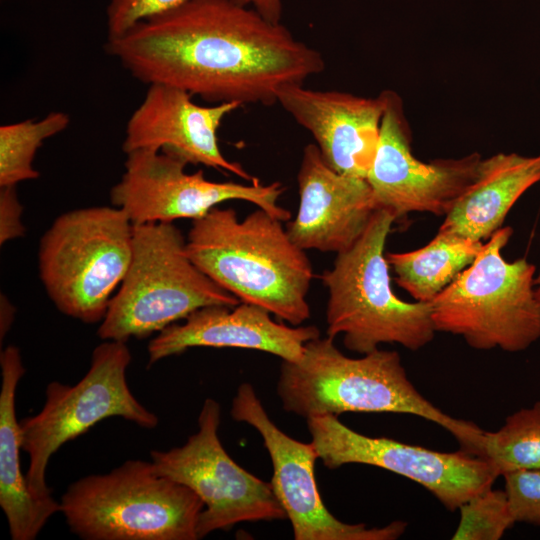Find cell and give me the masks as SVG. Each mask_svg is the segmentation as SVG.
Segmentation results:
<instances>
[{
  "label": "cell",
  "instance_id": "18",
  "mask_svg": "<svg viewBox=\"0 0 540 540\" xmlns=\"http://www.w3.org/2000/svg\"><path fill=\"white\" fill-rule=\"evenodd\" d=\"M317 337L318 327L277 322L269 311L255 304L209 305L151 339L147 347L148 365L192 347L252 349L271 353L283 361H297L304 345Z\"/></svg>",
  "mask_w": 540,
  "mask_h": 540
},
{
  "label": "cell",
  "instance_id": "21",
  "mask_svg": "<svg viewBox=\"0 0 540 540\" xmlns=\"http://www.w3.org/2000/svg\"><path fill=\"white\" fill-rule=\"evenodd\" d=\"M483 244L438 229L423 247L388 252L386 259L395 282L416 301L429 303L473 263Z\"/></svg>",
  "mask_w": 540,
  "mask_h": 540
},
{
  "label": "cell",
  "instance_id": "11",
  "mask_svg": "<svg viewBox=\"0 0 540 540\" xmlns=\"http://www.w3.org/2000/svg\"><path fill=\"white\" fill-rule=\"evenodd\" d=\"M126 155L124 172L112 187L110 200L133 225L196 220L231 200L253 203L283 222L291 218L290 211L278 203L284 192L280 182H215L206 179L202 170L187 173L186 162L162 151L142 149Z\"/></svg>",
  "mask_w": 540,
  "mask_h": 540
},
{
  "label": "cell",
  "instance_id": "17",
  "mask_svg": "<svg viewBox=\"0 0 540 540\" xmlns=\"http://www.w3.org/2000/svg\"><path fill=\"white\" fill-rule=\"evenodd\" d=\"M299 206L286 230L303 250L336 254L363 234L376 211L364 178L333 170L316 144L305 146L297 176Z\"/></svg>",
  "mask_w": 540,
  "mask_h": 540
},
{
  "label": "cell",
  "instance_id": "1",
  "mask_svg": "<svg viewBox=\"0 0 540 540\" xmlns=\"http://www.w3.org/2000/svg\"><path fill=\"white\" fill-rule=\"evenodd\" d=\"M105 50L147 85L214 104L273 105L282 89L325 68L322 55L281 22L233 0H188L107 39Z\"/></svg>",
  "mask_w": 540,
  "mask_h": 540
},
{
  "label": "cell",
  "instance_id": "20",
  "mask_svg": "<svg viewBox=\"0 0 540 540\" xmlns=\"http://www.w3.org/2000/svg\"><path fill=\"white\" fill-rule=\"evenodd\" d=\"M540 181V154L497 153L481 160L472 185L457 199L440 230L484 242L503 227L516 201Z\"/></svg>",
  "mask_w": 540,
  "mask_h": 540
},
{
  "label": "cell",
  "instance_id": "24",
  "mask_svg": "<svg viewBox=\"0 0 540 540\" xmlns=\"http://www.w3.org/2000/svg\"><path fill=\"white\" fill-rule=\"evenodd\" d=\"M453 540H498L516 523L504 490L492 487L464 502Z\"/></svg>",
  "mask_w": 540,
  "mask_h": 540
},
{
  "label": "cell",
  "instance_id": "16",
  "mask_svg": "<svg viewBox=\"0 0 540 540\" xmlns=\"http://www.w3.org/2000/svg\"><path fill=\"white\" fill-rule=\"evenodd\" d=\"M277 103L311 133L328 166L366 179L379 143L385 91L361 97L297 84L282 89Z\"/></svg>",
  "mask_w": 540,
  "mask_h": 540
},
{
  "label": "cell",
  "instance_id": "5",
  "mask_svg": "<svg viewBox=\"0 0 540 540\" xmlns=\"http://www.w3.org/2000/svg\"><path fill=\"white\" fill-rule=\"evenodd\" d=\"M203 509L194 491L144 460L80 478L60 500L67 525L83 540H198Z\"/></svg>",
  "mask_w": 540,
  "mask_h": 540
},
{
  "label": "cell",
  "instance_id": "14",
  "mask_svg": "<svg viewBox=\"0 0 540 540\" xmlns=\"http://www.w3.org/2000/svg\"><path fill=\"white\" fill-rule=\"evenodd\" d=\"M231 416L255 428L270 455L273 492L289 519L295 540H394L407 529L395 520L383 527L348 524L323 503L314 475L317 451L280 430L268 416L254 387L242 383L232 400Z\"/></svg>",
  "mask_w": 540,
  "mask_h": 540
},
{
  "label": "cell",
  "instance_id": "28",
  "mask_svg": "<svg viewBox=\"0 0 540 540\" xmlns=\"http://www.w3.org/2000/svg\"><path fill=\"white\" fill-rule=\"evenodd\" d=\"M236 3L255 9L272 22H281L282 0H233Z\"/></svg>",
  "mask_w": 540,
  "mask_h": 540
},
{
  "label": "cell",
  "instance_id": "2",
  "mask_svg": "<svg viewBox=\"0 0 540 540\" xmlns=\"http://www.w3.org/2000/svg\"><path fill=\"white\" fill-rule=\"evenodd\" d=\"M277 395L285 411L306 419L345 412L419 416L450 432L462 450L482 454L484 430L428 401L409 380L396 351L377 349L352 358L334 338H314L297 361L282 362Z\"/></svg>",
  "mask_w": 540,
  "mask_h": 540
},
{
  "label": "cell",
  "instance_id": "10",
  "mask_svg": "<svg viewBox=\"0 0 540 540\" xmlns=\"http://www.w3.org/2000/svg\"><path fill=\"white\" fill-rule=\"evenodd\" d=\"M219 403L207 398L198 417V431L185 444L151 451L157 471L194 491L204 503L197 524L198 539L241 522L287 519L271 482L239 466L218 437Z\"/></svg>",
  "mask_w": 540,
  "mask_h": 540
},
{
  "label": "cell",
  "instance_id": "3",
  "mask_svg": "<svg viewBox=\"0 0 540 540\" xmlns=\"http://www.w3.org/2000/svg\"><path fill=\"white\" fill-rule=\"evenodd\" d=\"M186 249L204 274L240 302L263 307L292 326L310 318L311 262L283 221L265 210L241 220L232 208L214 207L193 220Z\"/></svg>",
  "mask_w": 540,
  "mask_h": 540
},
{
  "label": "cell",
  "instance_id": "23",
  "mask_svg": "<svg viewBox=\"0 0 540 540\" xmlns=\"http://www.w3.org/2000/svg\"><path fill=\"white\" fill-rule=\"evenodd\" d=\"M70 124L67 113L56 111L40 120H25L0 127V187L37 179L33 160L43 142Z\"/></svg>",
  "mask_w": 540,
  "mask_h": 540
},
{
  "label": "cell",
  "instance_id": "29",
  "mask_svg": "<svg viewBox=\"0 0 540 540\" xmlns=\"http://www.w3.org/2000/svg\"><path fill=\"white\" fill-rule=\"evenodd\" d=\"M14 308L5 295H1L0 302V338L1 342L8 330L10 329L14 319Z\"/></svg>",
  "mask_w": 540,
  "mask_h": 540
},
{
  "label": "cell",
  "instance_id": "4",
  "mask_svg": "<svg viewBox=\"0 0 540 540\" xmlns=\"http://www.w3.org/2000/svg\"><path fill=\"white\" fill-rule=\"evenodd\" d=\"M395 218L376 210L360 238L336 255L321 275L329 298L327 336H343L344 346L359 354L380 344L417 351L437 332L430 303L406 302L393 292L385 244Z\"/></svg>",
  "mask_w": 540,
  "mask_h": 540
},
{
  "label": "cell",
  "instance_id": "15",
  "mask_svg": "<svg viewBox=\"0 0 540 540\" xmlns=\"http://www.w3.org/2000/svg\"><path fill=\"white\" fill-rule=\"evenodd\" d=\"M238 103L202 106L182 89L150 84L125 128V154L152 149L173 155L187 164L223 170L253 183L259 180L221 152L217 131L224 118L240 108Z\"/></svg>",
  "mask_w": 540,
  "mask_h": 540
},
{
  "label": "cell",
  "instance_id": "13",
  "mask_svg": "<svg viewBox=\"0 0 540 540\" xmlns=\"http://www.w3.org/2000/svg\"><path fill=\"white\" fill-rule=\"evenodd\" d=\"M385 95L379 143L366 177L375 209L388 211L395 222L412 212L446 216L475 181L482 156L420 161L412 153L401 97L391 90Z\"/></svg>",
  "mask_w": 540,
  "mask_h": 540
},
{
  "label": "cell",
  "instance_id": "19",
  "mask_svg": "<svg viewBox=\"0 0 540 540\" xmlns=\"http://www.w3.org/2000/svg\"><path fill=\"white\" fill-rule=\"evenodd\" d=\"M0 365V506L11 539L33 540L51 516L60 512V502L53 496L33 495L21 470L22 437L15 407L16 389L25 373L20 350L13 345L1 350Z\"/></svg>",
  "mask_w": 540,
  "mask_h": 540
},
{
  "label": "cell",
  "instance_id": "25",
  "mask_svg": "<svg viewBox=\"0 0 540 540\" xmlns=\"http://www.w3.org/2000/svg\"><path fill=\"white\" fill-rule=\"evenodd\" d=\"M502 476L515 522L540 527V469L516 470Z\"/></svg>",
  "mask_w": 540,
  "mask_h": 540
},
{
  "label": "cell",
  "instance_id": "26",
  "mask_svg": "<svg viewBox=\"0 0 540 540\" xmlns=\"http://www.w3.org/2000/svg\"><path fill=\"white\" fill-rule=\"evenodd\" d=\"M188 0H110L106 10L107 39L117 38L137 23L175 9Z\"/></svg>",
  "mask_w": 540,
  "mask_h": 540
},
{
  "label": "cell",
  "instance_id": "6",
  "mask_svg": "<svg viewBox=\"0 0 540 540\" xmlns=\"http://www.w3.org/2000/svg\"><path fill=\"white\" fill-rule=\"evenodd\" d=\"M240 301L190 259L186 239L173 223L133 225L128 271L100 323V339L145 338L209 305Z\"/></svg>",
  "mask_w": 540,
  "mask_h": 540
},
{
  "label": "cell",
  "instance_id": "12",
  "mask_svg": "<svg viewBox=\"0 0 540 540\" xmlns=\"http://www.w3.org/2000/svg\"><path fill=\"white\" fill-rule=\"evenodd\" d=\"M306 421L311 442L325 467L366 464L388 470L422 485L449 511L492 487L499 477L488 460L462 449L439 452L391 438L366 436L333 415Z\"/></svg>",
  "mask_w": 540,
  "mask_h": 540
},
{
  "label": "cell",
  "instance_id": "8",
  "mask_svg": "<svg viewBox=\"0 0 540 540\" xmlns=\"http://www.w3.org/2000/svg\"><path fill=\"white\" fill-rule=\"evenodd\" d=\"M133 252V224L115 206L59 215L40 240L38 268L57 309L84 323L101 322Z\"/></svg>",
  "mask_w": 540,
  "mask_h": 540
},
{
  "label": "cell",
  "instance_id": "7",
  "mask_svg": "<svg viewBox=\"0 0 540 540\" xmlns=\"http://www.w3.org/2000/svg\"><path fill=\"white\" fill-rule=\"evenodd\" d=\"M513 229L501 227L465 270L430 303L436 331L461 336L472 348L520 352L540 338L535 266L502 251Z\"/></svg>",
  "mask_w": 540,
  "mask_h": 540
},
{
  "label": "cell",
  "instance_id": "22",
  "mask_svg": "<svg viewBox=\"0 0 540 540\" xmlns=\"http://www.w3.org/2000/svg\"><path fill=\"white\" fill-rule=\"evenodd\" d=\"M482 457L499 476L540 469V401L509 415L497 431H484Z\"/></svg>",
  "mask_w": 540,
  "mask_h": 540
},
{
  "label": "cell",
  "instance_id": "30",
  "mask_svg": "<svg viewBox=\"0 0 540 540\" xmlns=\"http://www.w3.org/2000/svg\"><path fill=\"white\" fill-rule=\"evenodd\" d=\"M534 287H535L536 297H537L538 301L540 302V270H539L538 274L535 276Z\"/></svg>",
  "mask_w": 540,
  "mask_h": 540
},
{
  "label": "cell",
  "instance_id": "27",
  "mask_svg": "<svg viewBox=\"0 0 540 540\" xmlns=\"http://www.w3.org/2000/svg\"><path fill=\"white\" fill-rule=\"evenodd\" d=\"M23 207L16 186L0 187V244L21 238L25 234L22 221Z\"/></svg>",
  "mask_w": 540,
  "mask_h": 540
},
{
  "label": "cell",
  "instance_id": "9",
  "mask_svg": "<svg viewBox=\"0 0 540 540\" xmlns=\"http://www.w3.org/2000/svg\"><path fill=\"white\" fill-rule=\"evenodd\" d=\"M131 360L126 342L104 340L93 350L90 367L79 382H50L42 409L20 421L22 450L29 456L25 475L33 495L52 497L46 483L50 458L63 444L100 421L121 417L146 429L158 425V416L142 405L128 386L126 373Z\"/></svg>",
  "mask_w": 540,
  "mask_h": 540
}]
</instances>
